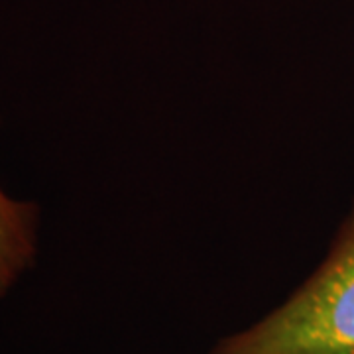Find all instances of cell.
<instances>
[{"mask_svg":"<svg viewBox=\"0 0 354 354\" xmlns=\"http://www.w3.org/2000/svg\"><path fill=\"white\" fill-rule=\"evenodd\" d=\"M207 354H354V201L315 272L272 313Z\"/></svg>","mask_w":354,"mask_h":354,"instance_id":"obj_1","label":"cell"},{"mask_svg":"<svg viewBox=\"0 0 354 354\" xmlns=\"http://www.w3.org/2000/svg\"><path fill=\"white\" fill-rule=\"evenodd\" d=\"M38 207L10 199L0 187V297L36 260Z\"/></svg>","mask_w":354,"mask_h":354,"instance_id":"obj_2","label":"cell"}]
</instances>
